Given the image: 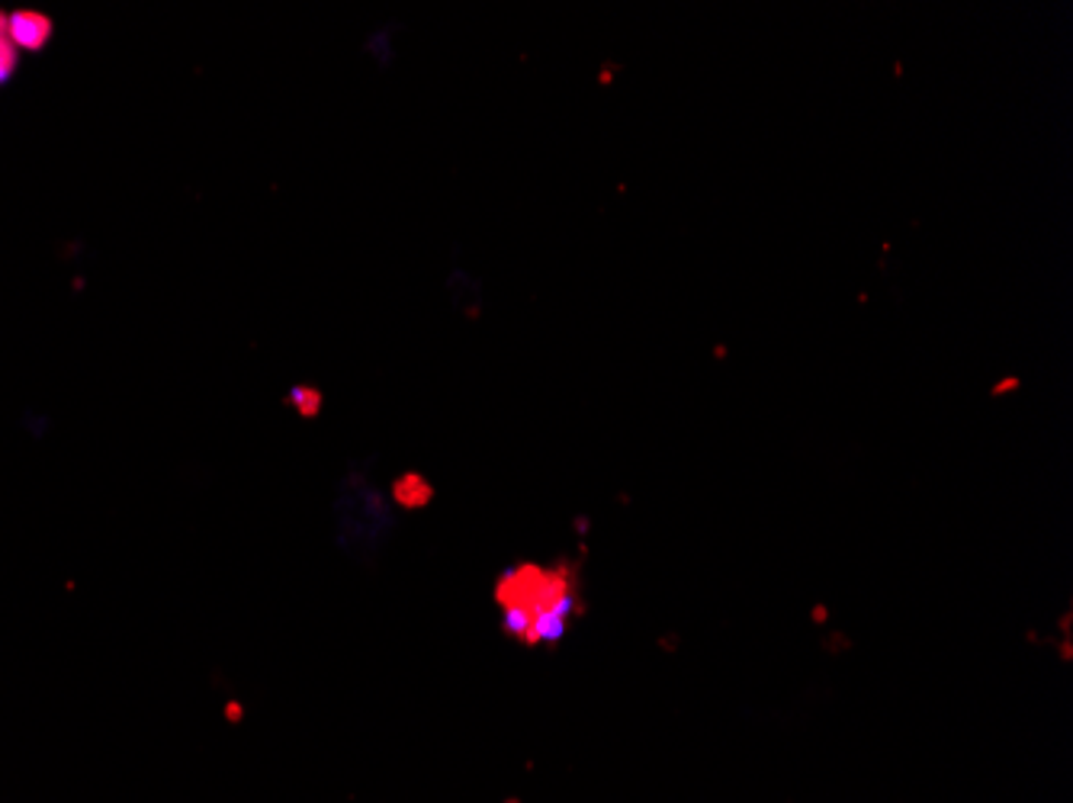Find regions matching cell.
I'll return each mask as SVG.
<instances>
[{"instance_id": "6da1fadb", "label": "cell", "mask_w": 1073, "mask_h": 803, "mask_svg": "<svg viewBox=\"0 0 1073 803\" xmlns=\"http://www.w3.org/2000/svg\"><path fill=\"white\" fill-rule=\"evenodd\" d=\"M505 630L521 643H556L572 618L576 595L562 569L518 566L495 588Z\"/></svg>"}, {"instance_id": "7a4b0ae2", "label": "cell", "mask_w": 1073, "mask_h": 803, "mask_svg": "<svg viewBox=\"0 0 1073 803\" xmlns=\"http://www.w3.org/2000/svg\"><path fill=\"white\" fill-rule=\"evenodd\" d=\"M7 33L17 52H39L52 39V20L39 10H20L7 17Z\"/></svg>"}, {"instance_id": "3957f363", "label": "cell", "mask_w": 1073, "mask_h": 803, "mask_svg": "<svg viewBox=\"0 0 1073 803\" xmlns=\"http://www.w3.org/2000/svg\"><path fill=\"white\" fill-rule=\"evenodd\" d=\"M17 58H20V52H17V45L10 42V33H7V17L0 13V87L13 77V72H17Z\"/></svg>"}, {"instance_id": "277c9868", "label": "cell", "mask_w": 1073, "mask_h": 803, "mask_svg": "<svg viewBox=\"0 0 1073 803\" xmlns=\"http://www.w3.org/2000/svg\"><path fill=\"white\" fill-rule=\"evenodd\" d=\"M428 495H431V489L418 475H406L403 482H396V502L399 505H425Z\"/></svg>"}, {"instance_id": "5b68a950", "label": "cell", "mask_w": 1073, "mask_h": 803, "mask_svg": "<svg viewBox=\"0 0 1073 803\" xmlns=\"http://www.w3.org/2000/svg\"><path fill=\"white\" fill-rule=\"evenodd\" d=\"M287 402L297 408L302 418H315L319 408H322V393L319 389H309V386H297V389H290Z\"/></svg>"}]
</instances>
